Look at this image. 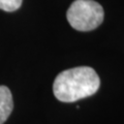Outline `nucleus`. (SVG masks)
Masks as SVG:
<instances>
[{
	"label": "nucleus",
	"mask_w": 124,
	"mask_h": 124,
	"mask_svg": "<svg viewBox=\"0 0 124 124\" xmlns=\"http://www.w3.org/2000/svg\"><path fill=\"white\" fill-rule=\"evenodd\" d=\"M98 75L92 67L80 66L61 71L53 84L55 97L62 102H75L97 92Z\"/></svg>",
	"instance_id": "obj_1"
},
{
	"label": "nucleus",
	"mask_w": 124,
	"mask_h": 124,
	"mask_svg": "<svg viewBox=\"0 0 124 124\" xmlns=\"http://www.w3.org/2000/svg\"><path fill=\"white\" fill-rule=\"evenodd\" d=\"M103 8L93 0H76L66 13L68 23L78 31H91L103 21Z\"/></svg>",
	"instance_id": "obj_2"
},
{
	"label": "nucleus",
	"mask_w": 124,
	"mask_h": 124,
	"mask_svg": "<svg viewBox=\"0 0 124 124\" xmlns=\"http://www.w3.org/2000/svg\"><path fill=\"white\" fill-rule=\"evenodd\" d=\"M14 108L11 92L6 86H0V124L4 123Z\"/></svg>",
	"instance_id": "obj_3"
},
{
	"label": "nucleus",
	"mask_w": 124,
	"mask_h": 124,
	"mask_svg": "<svg viewBox=\"0 0 124 124\" xmlns=\"http://www.w3.org/2000/svg\"><path fill=\"white\" fill-rule=\"evenodd\" d=\"M23 0H0V9L5 11H15L20 8Z\"/></svg>",
	"instance_id": "obj_4"
}]
</instances>
